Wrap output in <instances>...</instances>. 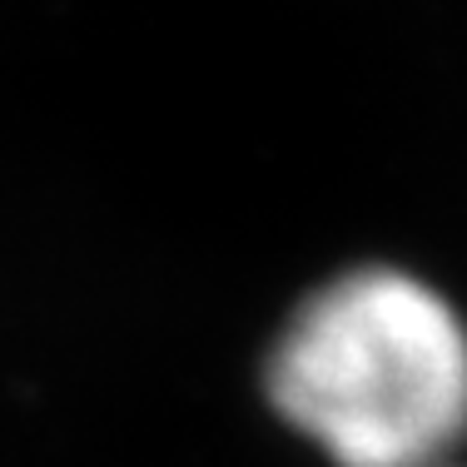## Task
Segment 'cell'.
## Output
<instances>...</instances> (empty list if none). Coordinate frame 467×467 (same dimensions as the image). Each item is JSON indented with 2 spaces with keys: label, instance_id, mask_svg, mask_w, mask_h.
I'll return each mask as SVG.
<instances>
[{
  "label": "cell",
  "instance_id": "1",
  "mask_svg": "<svg viewBox=\"0 0 467 467\" xmlns=\"http://www.w3.org/2000/svg\"><path fill=\"white\" fill-rule=\"evenodd\" d=\"M269 398L338 467H448L467 438V324L403 269L338 274L274 343Z\"/></svg>",
  "mask_w": 467,
  "mask_h": 467
}]
</instances>
